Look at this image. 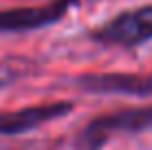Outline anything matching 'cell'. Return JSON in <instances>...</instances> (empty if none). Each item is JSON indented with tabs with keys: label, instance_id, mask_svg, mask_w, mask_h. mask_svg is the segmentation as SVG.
I'll return each mask as SVG.
<instances>
[{
	"label": "cell",
	"instance_id": "7a4b0ae2",
	"mask_svg": "<svg viewBox=\"0 0 152 150\" xmlns=\"http://www.w3.org/2000/svg\"><path fill=\"white\" fill-rule=\"evenodd\" d=\"M75 7H80V0H51L44 4L0 9V33H31L53 27Z\"/></svg>",
	"mask_w": 152,
	"mask_h": 150
},
{
	"label": "cell",
	"instance_id": "3957f363",
	"mask_svg": "<svg viewBox=\"0 0 152 150\" xmlns=\"http://www.w3.org/2000/svg\"><path fill=\"white\" fill-rule=\"evenodd\" d=\"M73 82L93 95L152 97V73H84Z\"/></svg>",
	"mask_w": 152,
	"mask_h": 150
},
{
	"label": "cell",
	"instance_id": "277c9868",
	"mask_svg": "<svg viewBox=\"0 0 152 150\" xmlns=\"http://www.w3.org/2000/svg\"><path fill=\"white\" fill-rule=\"evenodd\" d=\"M73 108H75L73 102H49V104L15 108V110H0V135L13 137L31 132L44 124L71 115Z\"/></svg>",
	"mask_w": 152,
	"mask_h": 150
},
{
	"label": "cell",
	"instance_id": "8992f818",
	"mask_svg": "<svg viewBox=\"0 0 152 150\" xmlns=\"http://www.w3.org/2000/svg\"><path fill=\"white\" fill-rule=\"evenodd\" d=\"M77 150H102V146L91 141H84V139H77Z\"/></svg>",
	"mask_w": 152,
	"mask_h": 150
},
{
	"label": "cell",
	"instance_id": "6da1fadb",
	"mask_svg": "<svg viewBox=\"0 0 152 150\" xmlns=\"http://www.w3.org/2000/svg\"><path fill=\"white\" fill-rule=\"evenodd\" d=\"M88 38L102 46L132 51L152 40V4L119 11L110 20L91 29Z\"/></svg>",
	"mask_w": 152,
	"mask_h": 150
},
{
	"label": "cell",
	"instance_id": "5b68a950",
	"mask_svg": "<svg viewBox=\"0 0 152 150\" xmlns=\"http://www.w3.org/2000/svg\"><path fill=\"white\" fill-rule=\"evenodd\" d=\"M31 66L29 60L22 58H2L0 60V89H7V86H13L15 82H20L22 77L29 75Z\"/></svg>",
	"mask_w": 152,
	"mask_h": 150
}]
</instances>
